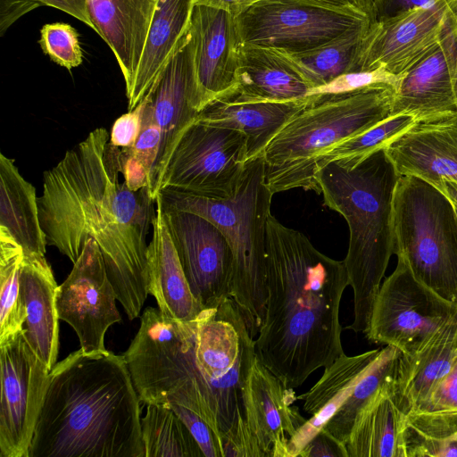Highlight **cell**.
I'll use <instances>...</instances> for the list:
<instances>
[{
	"instance_id": "obj_36",
	"label": "cell",
	"mask_w": 457,
	"mask_h": 457,
	"mask_svg": "<svg viewBox=\"0 0 457 457\" xmlns=\"http://www.w3.org/2000/svg\"><path fill=\"white\" fill-rule=\"evenodd\" d=\"M416 120L408 114L392 115L363 133L337 144L322 153L315 162V173L325 164L340 161L357 163L372 153L386 148L408 130Z\"/></svg>"
},
{
	"instance_id": "obj_42",
	"label": "cell",
	"mask_w": 457,
	"mask_h": 457,
	"mask_svg": "<svg viewBox=\"0 0 457 457\" xmlns=\"http://www.w3.org/2000/svg\"><path fill=\"white\" fill-rule=\"evenodd\" d=\"M148 96L137 106L120 116L113 123L110 133V143L119 148L128 149L134 145L142 127L143 114Z\"/></svg>"
},
{
	"instance_id": "obj_49",
	"label": "cell",
	"mask_w": 457,
	"mask_h": 457,
	"mask_svg": "<svg viewBox=\"0 0 457 457\" xmlns=\"http://www.w3.org/2000/svg\"><path fill=\"white\" fill-rule=\"evenodd\" d=\"M303 2L341 9L356 10L370 15L373 20L375 0H302Z\"/></svg>"
},
{
	"instance_id": "obj_38",
	"label": "cell",
	"mask_w": 457,
	"mask_h": 457,
	"mask_svg": "<svg viewBox=\"0 0 457 457\" xmlns=\"http://www.w3.org/2000/svg\"><path fill=\"white\" fill-rule=\"evenodd\" d=\"M401 77L402 74H393L387 71L384 67H379L370 71L346 73L324 87L313 89L310 96L315 94L347 92L374 84H387L395 88Z\"/></svg>"
},
{
	"instance_id": "obj_17",
	"label": "cell",
	"mask_w": 457,
	"mask_h": 457,
	"mask_svg": "<svg viewBox=\"0 0 457 457\" xmlns=\"http://www.w3.org/2000/svg\"><path fill=\"white\" fill-rule=\"evenodd\" d=\"M188 34L202 109L237 87L243 41L237 15L195 4Z\"/></svg>"
},
{
	"instance_id": "obj_23",
	"label": "cell",
	"mask_w": 457,
	"mask_h": 457,
	"mask_svg": "<svg viewBox=\"0 0 457 457\" xmlns=\"http://www.w3.org/2000/svg\"><path fill=\"white\" fill-rule=\"evenodd\" d=\"M311 91V86L283 53L243 45L237 87L223 96L239 102L286 103L304 99Z\"/></svg>"
},
{
	"instance_id": "obj_27",
	"label": "cell",
	"mask_w": 457,
	"mask_h": 457,
	"mask_svg": "<svg viewBox=\"0 0 457 457\" xmlns=\"http://www.w3.org/2000/svg\"><path fill=\"white\" fill-rule=\"evenodd\" d=\"M306 98L286 103L239 102L220 96L208 103L197 120L242 132L246 137L248 160L262 155L280 129L308 103Z\"/></svg>"
},
{
	"instance_id": "obj_31",
	"label": "cell",
	"mask_w": 457,
	"mask_h": 457,
	"mask_svg": "<svg viewBox=\"0 0 457 457\" xmlns=\"http://www.w3.org/2000/svg\"><path fill=\"white\" fill-rule=\"evenodd\" d=\"M370 27L352 30L309 51L281 53L298 70L312 91L353 71L359 47Z\"/></svg>"
},
{
	"instance_id": "obj_1",
	"label": "cell",
	"mask_w": 457,
	"mask_h": 457,
	"mask_svg": "<svg viewBox=\"0 0 457 457\" xmlns=\"http://www.w3.org/2000/svg\"><path fill=\"white\" fill-rule=\"evenodd\" d=\"M123 159L107 130L96 129L45 171L37 204L46 245L72 263L89 239L98 244L117 299L134 320L148 295L146 236L155 201L148 187L132 191L120 179Z\"/></svg>"
},
{
	"instance_id": "obj_37",
	"label": "cell",
	"mask_w": 457,
	"mask_h": 457,
	"mask_svg": "<svg viewBox=\"0 0 457 457\" xmlns=\"http://www.w3.org/2000/svg\"><path fill=\"white\" fill-rule=\"evenodd\" d=\"M39 45L54 62L68 71L82 62L79 36L70 24L55 22L44 25L40 29Z\"/></svg>"
},
{
	"instance_id": "obj_2",
	"label": "cell",
	"mask_w": 457,
	"mask_h": 457,
	"mask_svg": "<svg viewBox=\"0 0 457 457\" xmlns=\"http://www.w3.org/2000/svg\"><path fill=\"white\" fill-rule=\"evenodd\" d=\"M266 304L254 338L260 361L287 388L344 354L339 320L349 286L344 261L316 249L271 213L266 223Z\"/></svg>"
},
{
	"instance_id": "obj_20",
	"label": "cell",
	"mask_w": 457,
	"mask_h": 457,
	"mask_svg": "<svg viewBox=\"0 0 457 457\" xmlns=\"http://www.w3.org/2000/svg\"><path fill=\"white\" fill-rule=\"evenodd\" d=\"M385 151L399 176L457 181V113L416 121Z\"/></svg>"
},
{
	"instance_id": "obj_11",
	"label": "cell",
	"mask_w": 457,
	"mask_h": 457,
	"mask_svg": "<svg viewBox=\"0 0 457 457\" xmlns=\"http://www.w3.org/2000/svg\"><path fill=\"white\" fill-rule=\"evenodd\" d=\"M456 312L457 305L416 279L407 264L397 258L395 270L380 286L364 334L372 343L412 354Z\"/></svg>"
},
{
	"instance_id": "obj_39",
	"label": "cell",
	"mask_w": 457,
	"mask_h": 457,
	"mask_svg": "<svg viewBox=\"0 0 457 457\" xmlns=\"http://www.w3.org/2000/svg\"><path fill=\"white\" fill-rule=\"evenodd\" d=\"M148 96V102L144 111L140 133L134 145L129 149V152L142 162L149 175L150 180V175L155 165L160 151L162 132L152 116L148 105L150 97L149 96Z\"/></svg>"
},
{
	"instance_id": "obj_10",
	"label": "cell",
	"mask_w": 457,
	"mask_h": 457,
	"mask_svg": "<svg viewBox=\"0 0 457 457\" xmlns=\"http://www.w3.org/2000/svg\"><path fill=\"white\" fill-rule=\"evenodd\" d=\"M245 136L195 120L177 142L159 183L213 199L232 197L247 163Z\"/></svg>"
},
{
	"instance_id": "obj_4",
	"label": "cell",
	"mask_w": 457,
	"mask_h": 457,
	"mask_svg": "<svg viewBox=\"0 0 457 457\" xmlns=\"http://www.w3.org/2000/svg\"><path fill=\"white\" fill-rule=\"evenodd\" d=\"M255 355L254 338L230 297L204 308L195 320L181 323L169 349L167 403L201 416L220 445L221 436L244 419L242 391Z\"/></svg>"
},
{
	"instance_id": "obj_21",
	"label": "cell",
	"mask_w": 457,
	"mask_h": 457,
	"mask_svg": "<svg viewBox=\"0 0 457 457\" xmlns=\"http://www.w3.org/2000/svg\"><path fill=\"white\" fill-rule=\"evenodd\" d=\"M159 0H87L95 31L116 58L126 96L134 86L149 28Z\"/></svg>"
},
{
	"instance_id": "obj_19",
	"label": "cell",
	"mask_w": 457,
	"mask_h": 457,
	"mask_svg": "<svg viewBox=\"0 0 457 457\" xmlns=\"http://www.w3.org/2000/svg\"><path fill=\"white\" fill-rule=\"evenodd\" d=\"M244 418L265 457H287L289 439L306 421L293 403V388L282 382L255 355L244 382Z\"/></svg>"
},
{
	"instance_id": "obj_40",
	"label": "cell",
	"mask_w": 457,
	"mask_h": 457,
	"mask_svg": "<svg viewBox=\"0 0 457 457\" xmlns=\"http://www.w3.org/2000/svg\"><path fill=\"white\" fill-rule=\"evenodd\" d=\"M169 405L187 426L204 457H221L219 440L209 424L197 413L175 403Z\"/></svg>"
},
{
	"instance_id": "obj_15",
	"label": "cell",
	"mask_w": 457,
	"mask_h": 457,
	"mask_svg": "<svg viewBox=\"0 0 457 457\" xmlns=\"http://www.w3.org/2000/svg\"><path fill=\"white\" fill-rule=\"evenodd\" d=\"M162 212L194 296L204 308L229 297L234 258L224 234L198 214Z\"/></svg>"
},
{
	"instance_id": "obj_43",
	"label": "cell",
	"mask_w": 457,
	"mask_h": 457,
	"mask_svg": "<svg viewBox=\"0 0 457 457\" xmlns=\"http://www.w3.org/2000/svg\"><path fill=\"white\" fill-rule=\"evenodd\" d=\"M457 411V359L450 370L433 387L419 411Z\"/></svg>"
},
{
	"instance_id": "obj_46",
	"label": "cell",
	"mask_w": 457,
	"mask_h": 457,
	"mask_svg": "<svg viewBox=\"0 0 457 457\" xmlns=\"http://www.w3.org/2000/svg\"><path fill=\"white\" fill-rule=\"evenodd\" d=\"M42 5L37 0H0V34L20 17Z\"/></svg>"
},
{
	"instance_id": "obj_35",
	"label": "cell",
	"mask_w": 457,
	"mask_h": 457,
	"mask_svg": "<svg viewBox=\"0 0 457 457\" xmlns=\"http://www.w3.org/2000/svg\"><path fill=\"white\" fill-rule=\"evenodd\" d=\"M400 353L401 351L394 346L381 347L370 366L356 384L353 393L322 429L345 445L357 414L378 387L392 377Z\"/></svg>"
},
{
	"instance_id": "obj_48",
	"label": "cell",
	"mask_w": 457,
	"mask_h": 457,
	"mask_svg": "<svg viewBox=\"0 0 457 457\" xmlns=\"http://www.w3.org/2000/svg\"><path fill=\"white\" fill-rule=\"evenodd\" d=\"M42 5H47L78 19L85 23L90 29L95 30V26L91 21L87 0H37Z\"/></svg>"
},
{
	"instance_id": "obj_13",
	"label": "cell",
	"mask_w": 457,
	"mask_h": 457,
	"mask_svg": "<svg viewBox=\"0 0 457 457\" xmlns=\"http://www.w3.org/2000/svg\"><path fill=\"white\" fill-rule=\"evenodd\" d=\"M0 457H29L50 370L24 328L0 345Z\"/></svg>"
},
{
	"instance_id": "obj_52",
	"label": "cell",
	"mask_w": 457,
	"mask_h": 457,
	"mask_svg": "<svg viewBox=\"0 0 457 457\" xmlns=\"http://www.w3.org/2000/svg\"><path fill=\"white\" fill-rule=\"evenodd\" d=\"M456 208V207H455ZM456 212H457V208H456Z\"/></svg>"
},
{
	"instance_id": "obj_33",
	"label": "cell",
	"mask_w": 457,
	"mask_h": 457,
	"mask_svg": "<svg viewBox=\"0 0 457 457\" xmlns=\"http://www.w3.org/2000/svg\"><path fill=\"white\" fill-rule=\"evenodd\" d=\"M141 419L145 457H204L190 431L167 404H146Z\"/></svg>"
},
{
	"instance_id": "obj_41",
	"label": "cell",
	"mask_w": 457,
	"mask_h": 457,
	"mask_svg": "<svg viewBox=\"0 0 457 457\" xmlns=\"http://www.w3.org/2000/svg\"><path fill=\"white\" fill-rule=\"evenodd\" d=\"M221 457H265L245 418L220 437Z\"/></svg>"
},
{
	"instance_id": "obj_3",
	"label": "cell",
	"mask_w": 457,
	"mask_h": 457,
	"mask_svg": "<svg viewBox=\"0 0 457 457\" xmlns=\"http://www.w3.org/2000/svg\"><path fill=\"white\" fill-rule=\"evenodd\" d=\"M139 403L122 355L77 350L49 372L29 457H145Z\"/></svg>"
},
{
	"instance_id": "obj_8",
	"label": "cell",
	"mask_w": 457,
	"mask_h": 457,
	"mask_svg": "<svg viewBox=\"0 0 457 457\" xmlns=\"http://www.w3.org/2000/svg\"><path fill=\"white\" fill-rule=\"evenodd\" d=\"M392 220L394 253L416 279L457 305V212L451 199L420 177L400 176Z\"/></svg>"
},
{
	"instance_id": "obj_6",
	"label": "cell",
	"mask_w": 457,
	"mask_h": 457,
	"mask_svg": "<svg viewBox=\"0 0 457 457\" xmlns=\"http://www.w3.org/2000/svg\"><path fill=\"white\" fill-rule=\"evenodd\" d=\"M394 95L395 87L387 84L311 95L262 154L264 180L271 193L303 188L320 194L315 180L317 158L391 116Z\"/></svg>"
},
{
	"instance_id": "obj_28",
	"label": "cell",
	"mask_w": 457,
	"mask_h": 457,
	"mask_svg": "<svg viewBox=\"0 0 457 457\" xmlns=\"http://www.w3.org/2000/svg\"><path fill=\"white\" fill-rule=\"evenodd\" d=\"M195 0H159L154 14L136 80L127 96L134 110L147 96L187 34Z\"/></svg>"
},
{
	"instance_id": "obj_16",
	"label": "cell",
	"mask_w": 457,
	"mask_h": 457,
	"mask_svg": "<svg viewBox=\"0 0 457 457\" xmlns=\"http://www.w3.org/2000/svg\"><path fill=\"white\" fill-rule=\"evenodd\" d=\"M147 96L152 116L162 132L160 151L148 186L149 195L155 201L161 178L177 142L202 110L188 30Z\"/></svg>"
},
{
	"instance_id": "obj_7",
	"label": "cell",
	"mask_w": 457,
	"mask_h": 457,
	"mask_svg": "<svg viewBox=\"0 0 457 457\" xmlns=\"http://www.w3.org/2000/svg\"><path fill=\"white\" fill-rule=\"evenodd\" d=\"M273 194L264 180V160L247 161L235 195L213 199L161 189L155 199L163 212L182 211L212 222L226 237L234 265L229 297L242 312L252 337L263 322L266 304V223Z\"/></svg>"
},
{
	"instance_id": "obj_12",
	"label": "cell",
	"mask_w": 457,
	"mask_h": 457,
	"mask_svg": "<svg viewBox=\"0 0 457 457\" xmlns=\"http://www.w3.org/2000/svg\"><path fill=\"white\" fill-rule=\"evenodd\" d=\"M455 29L457 0H436L399 16L373 21L361 43L352 72L384 67L401 75Z\"/></svg>"
},
{
	"instance_id": "obj_44",
	"label": "cell",
	"mask_w": 457,
	"mask_h": 457,
	"mask_svg": "<svg viewBox=\"0 0 457 457\" xmlns=\"http://www.w3.org/2000/svg\"><path fill=\"white\" fill-rule=\"evenodd\" d=\"M296 457H348L345 445L325 429L317 433Z\"/></svg>"
},
{
	"instance_id": "obj_18",
	"label": "cell",
	"mask_w": 457,
	"mask_h": 457,
	"mask_svg": "<svg viewBox=\"0 0 457 457\" xmlns=\"http://www.w3.org/2000/svg\"><path fill=\"white\" fill-rule=\"evenodd\" d=\"M457 113V29L412 64L395 88L392 115L416 121Z\"/></svg>"
},
{
	"instance_id": "obj_32",
	"label": "cell",
	"mask_w": 457,
	"mask_h": 457,
	"mask_svg": "<svg viewBox=\"0 0 457 457\" xmlns=\"http://www.w3.org/2000/svg\"><path fill=\"white\" fill-rule=\"evenodd\" d=\"M403 439L405 457H457V411L406 414Z\"/></svg>"
},
{
	"instance_id": "obj_25",
	"label": "cell",
	"mask_w": 457,
	"mask_h": 457,
	"mask_svg": "<svg viewBox=\"0 0 457 457\" xmlns=\"http://www.w3.org/2000/svg\"><path fill=\"white\" fill-rule=\"evenodd\" d=\"M380 348L348 356L345 353L324 368L315 385L306 393L296 395L303 409L312 417L289 439L287 457H296L309 441L319 433L328 420L353 393Z\"/></svg>"
},
{
	"instance_id": "obj_51",
	"label": "cell",
	"mask_w": 457,
	"mask_h": 457,
	"mask_svg": "<svg viewBox=\"0 0 457 457\" xmlns=\"http://www.w3.org/2000/svg\"><path fill=\"white\" fill-rule=\"evenodd\" d=\"M443 190L457 208V181L443 180L436 186Z\"/></svg>"
},
{
	"instance_id": "obj_30",
	"label": "cell",
	"mask_w": 457,
	"mask_h": 457,
	"mask_svg": "<svg viewBox=\"0 0 457 457\" xmlns=\"http://www.w3.org/2000/svg\"><path fill=\"white\" fill-rule=\"evenodd\" d=\"M0 228L22 247L25 255L46 253L35 187L20 173L12 159L0 153Z\"/></svg>"
},
{
	"instance_id": "obj_9",
	"label": "cell",
	"mask_w": 457,
	"mask_h": 457,
	"mask_svg": "<svg viewBox=\"0 0 457 457\" xmlns=\"http://www.w3.org/2000/svg\"><path fill=\"white\" fill-rule=\"evenodd\" d=\"M237 21L244 45L287 54L317 48L373 22L356 10L302 0H261L238 13Z\"/></svg>"
},
{
	"instance_id": "obj_29",
	"label": "cell",
	"mask_w": 457,
	"mask_h": 457,
	"mask_svg": "<svg viewBox=\"0 0 457 457\" xmlns=\"http://www.w3.org/2000/svg\"><path fill=\"white\" fill-rule=\"evenodd\" d=\"M392 378L357 414L345 443L348 457H405L403 427L406 414L395 403Z\"/></svg>"
},
{
	"instance_id": "obj_22",
	"label": "cell",
	"mask_w": 457,
	"mask_h": 457,
	"mask_svg": "<svg viewBox=\"0 0 457 457\" xmlns=\"http://www.w3.org/2000/svg\"><path fill=\"white\" fill-rule=\"evenodd\" d=\"M456 359L457 312L420 350L396 359L391 386L401 411H419Z\"/></svg>"
},
{
	"instance_id": "obj_24",
	"label": "cell",
	"mask_w": 457,
	"mask_h": 457,
	"mask_svg": "<svg viewBox=\"0 0 457 457\" xmlns=\"http://www.w3.org/2000/svg\"><path fill=\"white\" fill-rule=\"evenodd\" d=\"M152 239L147 247V290L168 318L188 322L204 309L194 296L169 233L162 207L155 201Z\"/></svg>"
},
{
	"instance_id": "obj_47",
	"label": "cell",
	"mask_w": 457,
	"mask_h": 457,
	"mask_svg": "<svg viewBox=\"0 0 457 457\" xmlns=\"http://www.w3.org/2000/svg\"><path fill=\"white\" fill-rule=\"evenodd\" d=\"M123 176L128 187L132 191H138L149 186V175L142 162L135 157L129 149H122Z\"/></svg>"
},
{
	"instance_id": "obj_45",
	"label": "cell",
	"mask_w": 457,
	"mask_h": 457,
	"mask_svg": "<svg viewBox=\"0 0 457 457\" xmlns=\"http://www.w3.org/2000/svg\"><path fill=\"white\" fill-rule=\"evenodd\" d=\"M436 0H375L373 21H386Z\"/></svg>"
},
{
	"instance_id": "obj_34",
	"label": "cell",
	"mask_w": 457,
	"mask_h": 457,
	"mask_svg": "<svg viewBox=\"0 0 457 457\" xmlns=\"http://www.w3.org/2000/svg\"><path fill=\"white\" fill-rule=\"evenodd\" d=\"M23 258L22 247L0 228V345L24 328L26 309L20 283Z\"/></svg>"
},
{
	"instance_id": "obj_50",
	"label": "cell",
	"mask_w": 457,
	"mask_h": 457,
	"mask_svg": "<svg viewBox=\"0 0 457 457\" xmlns=\"http://www.w3.org/2000/svg\"><path fill=\"white\" fill-rule=\"evenodd\" d=\"M261 0H195V4L220 8L237 15L250 5Z\"/></svg>"
},
{
	"instance_id": "obj_5",
	"label": "cell",
	"mask_w": 457,
	"mask_h": 457,
	"mask_svg": "<svg viewBox=\"0 0 457 457\" xmlns=\"http://www.w3.org/2000/svg\"><path fill=\"white\" fill-rule=\"evenodd\" d=\"M399 175L385 148L357 163L328 162L315 173L324 204L349 228L344 262L353 292V321L347 328L365 333L373 303L394 253L393 196Z\"/></svg>"
},
{
	"instance_id": "obj_14",
	"label": "cell",
	"mask_w": 457,
	"mask_h": 457,
	"mask_svg": "<svg viewBox=\"0 0 457 457\" xmlns=\"http://www.w3.org/2000/svg\"><path fill=\"white\" fill-rule=\"evenodd\" d=\"M116 300L98 244L89 239L55 293L58 318L75 330L84 353L106 350V331L112 324L121 322Z\"/></svg>"
},
{
	"instance_id": "obj_26",
	"label": "cell",
	"mask_w": 457,
	"mask_h": 457,
	"mask_svg": "<svg viewBox=\"0 0 457 457\" xmlns=\"http://www.w3.org/2000/svg\"><path fill=\"white\" fill-rule=\"evenodd\" d=\"M21 295L26 309V337L49 370L59 349V318L55 306L57 284L45 256L25 255L20 275Z\"/></svg>"
}]
</instances>
